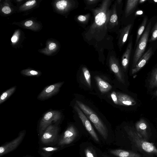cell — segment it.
Returning <instances> with one entry per match:
<instances>
[{
  "label": "cell",
  "mask_w": 157,
  "mask_h": 157,
  "mask_svg": "<svg viewBox=\"0 0 157 157\" xmlns=\"http://www.w3.org/2000/svg\"><path fill=\"white\" fill-rule=\"evenodd\" d=\"M128 137L140 151L157 155V148L154 144L145 140L134 128L126 126L124 128Z\"/></svg>",
  "instance_id": "6da1fadb"
},
{
  "label": "cell",
  "mask_w": 157,
  "mask_h": 157,
  "mask_svg": "<svg viewBox=\"0 0 157 157\" xmlns=\"http://www.w3.org/2000/svg\"><path fill=\"white\" fill-rule=\"evenodd\" d=\"M76 102L86 117L94 124L103 138L106 140L108 136V130L105 125L88 106L78 100H76Z\"/></svg>",
  "instance_id": "7a4b0ae2"
},
{
  "label": "cell",
  "mask_w": 157,
  "mask_h": 157,
  "mask_svg": "<svg viewBox=\"0 0 157 157\" xmlns=\"http://www.w3.org/2000/svg\"><path fill=\"white\" fill-rule=\"evenodd\" d=\"M151 23L150 22L148 24L145 31L137 44L134 55L132 68H133L137 64L145 50L151 28Z\"/></svg>",
  "instance_id": "3957f363"
},
{
  "label": "cell",
  "mask_w": 157,
  "mask_h": 157,
  "mask_svg": "<svg viewBox=\"0 0 157 157\" xmlns=\"http://www.w3.org/2000/svg\"><path fill=\"white\" fill-rule=\"evenodd\" d=\"M62 117L61 113L57 110H52L46 113L41 119L39 124V132L42 134L46 128L53 121H59Z\"/></svg>",
  "instance_id": "277c9868"
},
{
  "label": "cell",
  "mask_w": 157,
  "mask_h": 157,
  "mask_svg": "<svg viewBox=\"0 0 157 157\" xmlns=\"http://www.w3.org/2000/svg\"><path fill=\"white\" fill-rule=\"evenodd\" d=\"M59 127L56 124H50L41 135L40 141L45 144H50L57 142L59 139Z\"/></svg>",
  "instance_id": "5b68a950"
},
{
  "label": "cell",
  "mask_w": 157,
  "mask_h": 157,
  "mask_svg": "<svg viewBox=\"0 0 157 157\" xmlns=\"http://www.w3.org/2000/svg\"><path fill=\"white\" fill-rule=\"evenodd\" d=\"M77 134V130L74 126L70 125L60 137L59 138L57 145L61 147L71 143L75 139Z\"/></svg>",
  "instance_id": "8992f818"
},
{
  "label": "cell",
  "mask_w": 157,
  "mask_h": 157,
  "mask_svg": "<svg viewBox=\"0 0 157 157\" xmlns=\"http://www.w3.org/2000/svg\"><path fill=\"white\" fill-rule=\"evenodd\" d=\"M25 133V130L21 131L16 138L1 146L0 147V157L13 151L16 148L23 140Z\"/></svg>",
  "instance_id": "52a82bcc"
},
{
  "label": "cell",
  "mask_w": 157,
  "mask_h": 157,
  "mask_svg": "<svg viewBox=\"0 0 157 157\" xmlns=\"http://www.w3.org/2000/svg\"><path fill=\"white\" fill-rule=\"evenodd\" d=\"M64 83V82H59L45 87L39 94L37 99L40 100L47 99L57 94Z\"/></svg>",
  "instance_id": "ba28073f"
},
{
  "label": "cell",
  "mask_w": 157,
  "mask_h": 157,
  "mask_svg": "<svg viewBox=\"0 0 157 157\" xmlns=\"http://www.w3.org/2000/svg\"><path fill=\"white\" fill-rule=\"evenodd\" d=\"M74 108L78 113L79 117L86 130L95 140L99 142V139L98 135L94 130L88 118L78 107L75 105Z\"/></svg>",
  "instance_id": "9c48e42d"
},
{
  "label": "cell",
  "mask_w": 157,
  "mask_h": 157,
  "mask_svg": "<svg viewBox=\"0 0 157 157\" xmlns=\"http://www.w3.org/2000/svg\"><path fill=\"white\" fill-rule=\"evenodd\" d=\"M152 53V48L150 47L141 57L135 66L132 68L131 71L132 74H135L141 69L145 65Z\"/></svg>",
  "instance_id": "30bf717a"
},
{
  "label": "cell",
  "mask_w": 157,
  "mask_h": 157,
  "mask_svg": "<svg viewBox=\"0 0 157 157\" xmlns=\"http://www.w3.org/2000/svg\"><path fill=\"white\" fill-rule=\"evenodd\" d=\"M118 105L125 106H133L136 104L135 100L130 96L124 93L117 92Z\"/></svg>",
  "instance_id": "8fae6325"
},
{
  "label": "cell",
  "mask_w": 157,
  "mask_h": 157,
  "mask_svg": "<svg viewBox=\"0 0 157 157\" xmlns=\"http://www.w3.org/2000/svg\"><path fill=\"white\" fill-rule=\"evenodd\" d=\"M135 127L137 132L147 141L148 138L147 126L145 121L143 119H140L136 122Z\"/></svg>",
  "instance_id": "7c38bea8"
},
{
  "label": "cell",
  "mask_w": 157,
  "mask_h": 157,
  "mask_svg": "<svg viewBox=\"0 0 157 157\" xmlns=\"http://www.w3.org/2000/svg\"><path fill=\"white\" fill-rule=\"evenodd\" d=\"M110 152L118 157H141L138 153L120 149L111 150Z\"/></svg>",
  "instance_id": "4fadbf2b"
},
{
  "label": "cell",
  "mask_w": 157,
  "mask_h": 157,
  "mask_svg": "<svg viewBox=\"0 0 157 157\" xmlns=\"http://www.w3.org/2000/svg\"><path fill=\"white\" fill-rule=\"evenodd\" d=\"M100 91L102 93H105L110 91L112 88V86L107 82L98 76L94 77Z\"/></svg>",
  "instance_id": "5bb4252c"
},
{
  "label": "cell",
  "mask_w": 157,
  "mask_h": 157,
  "mask_svg": "<svg viewBox=\"0 0 157 157\" xmlns=\"http://www.w3.org/2000/svg\"><path fill=\"white\" fill-rule=\"evenodd\" d=\"M111 70L116 75L118 80L123 84H125V81L123 74L117 63L111 62L110 63Z\"/></svg>",
  "instance_id": "9a60e30c"
},
{
  "label": "cell",
  "mask_w": 157,
  "mask_h": 157,
  "mask_svg": "<svg viewBox=\"0 0 157 157\" xmlns=\"http://www.w3.org/2000/svg\"><path fill=\"white\" fill-rule=\"evenodd\" d=\"M59 147H43L40 148L39 152L43 157H49L55 152L59 150Z\"/></svg>",
  "instance_id": "2e32d148"
},
{
  "label": "cell",
  "mask_w": 157,
  "mask_h": 157,
  "mask_svg": "<svg viewBox=\"0 0 157 157\" xmlns=\"http://www.w3.org/2000/svg\"><path fill=\"white\" fill-rule=\"evenodd\" d=\"M132 42L131 40L128 44L125 52L123 55L121 62L125 70L127 68L129 61L130 56L131 52Z\"/></svg>",
  "instance_id": "e0dca14e"
},
{
  "label": "cell",
  "mask_w": 157,
  "mask_h": 157,
  "mask_svg": "<svg viewBox=\"0 0 157 157\" xmlns=\"http://www.w3.org/2000/svg\"><path fill=\"white\" fill-rule=\"evenodd\" d=\"M139 0H128L126 10V16L132 13L139 3Z\"/></svg>",
  "instance_id": "ac0fdd59"
},
{
  "label": "cell",
  "mask_w": 157,
  "mask_h": 157,
  "mask_svg": "<svg viewBox=\"0 0 157 157\" xmlns=\"http://www.w3.org/2000/svg\"><path fill=\"white\" fill-rule=\"evenodd\" d=\"M16 86H14L4 92L1 95L0 98V104L6 101L15 91Z\"/></svg>",
  "instance_id": "d6986e66"
},
{
  "label": "cell",
  "mask_w": 157,
  "mask_h": 157,
  "mask_svg": "<svg viewBox=\"0 0 157 157\" xmlns=\"http://www.w3.org/2000/svg\"><path fill=\"white\" fill-rule=\"evenodd\" d=\"M157 86V67L154 69L151 73L149 80V87L153 88Z\"/></svg>",
  "instance_id": "ffe728a7"
},
{
  "label": "cell",
  "mask_w": 157,
  "mask_h": 157,
  "mask_svg": "<svg viewBox=\"0 0 157 157\" xmlns=\"http://www.w3.org/2000/svg\"><path fill=\"white\" fill-rule=\"evenodd\" d=\"M147 17H144L141 25H140V27H139V29H138V30L137 32L136 38V44L137 43H138L141 35L142 34L144 30L145 26L147 23Z\"/></svg>",
  "instance_id": "44dd1931"
},
{
  "label": "cell",
  "mask_w": 157,
  "mask_h": 157,
  "mask_svg": "<svg viewBox=\"0 0 157 157\" xmlns=\"http://www.w3.org/2000/svg\"><path fill=\"white\" fill-rule=\"evenodd\" d=\"M106 19L105 14L103 12L98 13L95 17V21L98 25H101L104 23Z\"/></svg>",
  "instance_id": "7402d4cb"
},
{
  "label": "cell",
  "mask_w": 157,
  "mask_h": 157,
  "mask_svg": "<svg viewBox=\"0 0 157 157\" xmlns=\"http://www.w3.org/2000/svg\"><path fill=\"white\" fill-rule=\"evenodd\" d=\"M21 73L23 75L26 76H39L41 74L39 71L29 69L23 70L21 71Z\"/></svg>",
  "instance_id": "603a6c76"
},
{
  "label": "cell",
  "mask_w": 157,
  "mask_h": 157,
  "mask_svg": "<svg viewBox=\"0 0 157 157\" xmlns=\"http://www.w3.org/2000/svg\"><path fill=\"white\" fill-rule=\"evenodd\" d=\"M83 75L85 80L88 86H91V76L90 72L88 69L85 67L82 68Z\"/></svg>",
  "instance_id": "cb8c5ba5"
},
{
  "label": "cell",
  "mask_w": 157,
  "mask_h": 157,
  "mask_svg": "<svg viewBox=\"0 0 157 157\" xmlns=\"http://www.w3.org/2000/svg\"><path fill=\"white\" fill-rule=\"evenodd\" d=\"M131 26L132 25L130 24L125 28L122 36V42L123 44L127 40Z\"/></svg>",
  "instance_id": "d4e9b609"
},
{
  "label": "cell",
  "mask_w": 157,
  "mask_h": 157,
  "mask_svg": "<svg viewBox=\"0 0 157 157\" xmlns=\"http://www.w3.org/2000/svg\"><path fill=\"white\" fill-rule=\"evenodd\" d=\"M67 1L64 0L58 1L56 4L57 8L60 10H64L67 7Z\"/></svg>",
  "instance_id": "484cf974"
},
{
  "label": "cell",
  "mask_w": 157,
  "mask_h": 157,
  "mask_svg": "<svg viewBox=\"0 0 157 157\" xmlns=\"http://www.w3.org/2000/svg\"><path fill=\"white\" fill-rule=\"evenodd\" d=\"M157 40V21L154 25L152 30L151 36L150 39L151 42L155 41Z\"/></svg>",
  "instance_id": "4316f807"
},
{
  "label": "cell",
  "mask_w": 157,
  "mask_h": 157,
  "mask_svg": "<svg viewBox=\"0 0 157 157\" xmlns=\"http://www.w3.org/2000/svg\"><path fill=\"white\" fill-rule=\"evenodd\" d=\"M86 157H96L92 149L90 147H87L85 150Z\"/></svg>",
  "instance_id": "83f0119b"
},
{
  "label": "cell",
  "mask_w": 157,
  "mask_h": 157,
  "mask_svg": "<svg viewBox=\"0 0 157 157\" xmlns=\"http://www.w3.org/2000/svg\"><path fill=\"white\" fill-rule=\"evenodd\" d=\"M111 97L113 102L116 105H118V99L116 92L113 91L111 94Z\"/></svg>",
  "instance_id": "f1b7e54d"
},
{
  "label": "cell",
  "mask_w": 157,
  "mask_h": 157,
  "mask_svg": "<svg viewBox=\"0 0 157 157\" xmlns=\"http://www.w3.org/2000/svg\"><path fill=\"white\" fill-rule=\"evenodd\" d=\"M2 11L4 13L8 14L11 12V10L9 6H5L2 8Z\"/></svg>",
  "instance_id": "f546056e"
},
{
  "label": "cell",
  "mask_w": 157,
  "mask_h": 157,
  "mask_svg": "<svg viewBox=\"0 0 157 157\" xmlns=\"http://www.w3.org/2000/svg\"><path fill=\"white\" fill-rule=\"evenodd\" d=\"M36 2V1L33 0L27 1L25 3V5L27 6H31L34 5Z\"/></svg>",
  "instance_id": "4dcf8cb0"
},
{
  "label": "cell",
  "mask_w": 157,
  "mask_h": 157,
  "mask_svg": "<svg viewBox=\"0 0 157 157\" xmlns=\"http://www.w3.org/2000/svg\"><path fill=\"white\" fill-rule=\"evenodd\" d=\"M117 19V16L115 14H114L111 16L110 18V21L112 23H114L115 22Z\"/></svg>",
  "instance_id": "1f68e13d"
},
{
  "label": "cell",
  "mask_w": 157,
  "mask_h": 157,
  "mask_svg": "<svg viewBox=\"0 0 157 157\" xmlns=\"http://www.w3.org/2000/svg\"><path fill=\"white\" fill-rule=\"evenodd\" d=\"M56 44L55 43H51L49 44L48 48L50 50H52L56 48Z\"/></svg>",
  "instance_id": "d6a6232c"
},
{
  "label": "cell",
  "mask_w": 157,
  "mask_h": 157,
  "mask_svg": "<svg viewBox=\"0 0 157 157\" xmlns=\"http://www.w3.org/2000/svg\"><path fill=\"white\" fill-rule=\"evenodd\" d=\"M78 19L80 21H84L86 20V18L83 15H80L78 17Z\"/></svg>",
  "instance_id": "836d02e7"
},
{
  "label": "cell",
  "mask_w": 157,
  "mask_h": 157,
  "mask_svg": "<svg viewBox=\"0 0 157 157\" xmlns=\"http://www.w3.org/2000/svg\"><path fill=\"white\" fill-rule=\"evenodd\" d=\"M33 23V21L31 20H29L26 21L25 23V25L26 27H29L31 26Z\"/></svg>",
  "instance_id": "e575fe53"
},
{
  "label": "cell",
  "mask_w": 157,
  "mask_h": 157,
  "mask_svg": "<svg viewBox=\"0 0 157 157\" xmlns=\"http://www.w3.org/2000/svg\"><path fill=\"white\" fill-rule=\"evenodd\" d=\"M17 36L16 35H14L12 37L11 40L13 43H15L17 41Z\"/></svg>",
  "instance_id": "d590c367"
},
{
  "label": "cell",
  "mask_w": 157,
  "mask_h": 157,
  "mask_svg": "<svg viewBox=\"0 0 157 157\" xmlns=\"http://www.w3.org/2000/svg\"><path fill=\"white\" fill-rule=\"evenodd\" d=\"M143 13V11H142L139 10L136 12V14L137 15H141Z\"/></svg>",
  "instance_id": "8d00e7d4"
},
{
  "label": "cell",
  "mask_w": 157,
  "mask_h": 157,
  "mask_svg": "<svg viewBox=\"0 0 157 157\" xmlns=\"http://www.w3.org/2000/svg\"><path fill=\"white\" fill-rule=\"evenodd\" d=\"M146 0H140L139 1V3H143L145 1H146Z\"/></svg>",
  "instance_id": "74e56055"
},
{
  "label": "cell",
  "mask_w": 157,
  "mask_h": 157,
  "mask_svg": "<svg viewBox=\"0 0 157 157\" xmlns=\"http://www.w3.org/2000/svg\"><path fill=\"white\" fill-rule=\"evenodd\" d=\"M155 95L157 97V90L155 91Z\"/></svg>",
  "instance_id": "f35d334b"
},
{
  "label": "cell",
  "mask_w": 157,
  "mask_h": 157,
  "mask_svg": "<svg viewBox=\"0 0 157 157\" xmlns=\"http://www.w3.org/2000/svg\"><path fill=\"white\" fill-rule=\"evenodd\" d=\"M153 1L155 2H156V3H157V0H153Z\"/></svg>",
  "instance_id": "ab89813d"
},
{
  "label": "cell",
  "mask_w": 157,
  "mask_h": 157,
  "mask_svg": "<svg viewBox=\"0 0 157 157\" xmlns=\"http://www.w3.org/2000/svg\"><path fill=\"white\" fill-rule=\"evenodd\" d=\"M103 156L104 157H109L108 156L105 155H104Z\"/></svg>",
  "instance_id": "60d3db41"
}]
</instances>
